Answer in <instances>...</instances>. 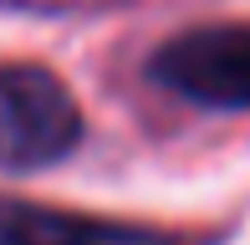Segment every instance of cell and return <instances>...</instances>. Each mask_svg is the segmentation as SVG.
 <instances>
[{"label":"cell","mask_w":250,"mask_h":245,"mask_svg":"<svg viewBox=\"0 0 250 245\" xmlns=\"http://www.w3.org/2000/svg\"><path fill=\"white\" fill-rule=\"evenodd\" d=\"M0 245H194V240L158 225L97 220L82 209H56V204L0 194Z\"/></svg>","instance_id":"cell-3"},{"label":"cell","mask_w":250,"mask_h":245,"mask_svg":"<svg viewBox=\"0 0 250 245\" xmlns=\"http://www.w3.org/2000/svg\"><path fill=\"white\" fill-rule=\"evenodd\" d=\"M82 143L72 87L36 61L0 66V174H31Z\"/></svg>","instance_id":"cell-1"},{"label":"cell","mask_w":250,"mask_h":245,"mask_svg":"<svg viewBox=\"0 0 250 245\" xmlns=\"http://www.w3.org/2000/svg\"><path fill=\"white\" fill-rule=\"evenodd\" d=\"M148 77L184 102L250 113V20L179 31L153 51Z\"/></svg>","instance_id":"cell-2"}]
</instances>
